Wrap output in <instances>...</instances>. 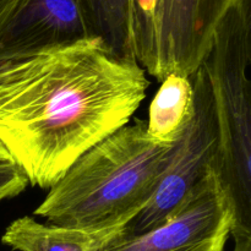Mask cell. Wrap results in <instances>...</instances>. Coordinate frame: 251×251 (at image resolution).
<instances>
[{
    "label": "cell",
    "mask_w": 251,
    "mask_h": 251,
    "mask_svg": "<svg viewBox=\"0 0 251 251\" xmlns=\"http://www.w3.org/2000/svg\"><path fill=\"white\" fill-rule=\"evenodd\" d=\"M150 86L137 61L98 38L0 60V141L28 184L50 189L126 125Z\"/></svg>",
    "instance_id": "cell-1"
},
{
    "label": "cell",
    "mask_w": 251,
    "mask_h": 251,
    "mask_svg": "<svg viewBox=\"0 0 251 251\" xmlns=\"http://www.w3.org/2000/svg\"><path fill=\"white\" fill-rule=\"evenodd\" d=\"M178 141H156L134 118L81 154L34 216L83 229L125 226L151 200Z\"/></svg>",
    "instance_id": "cell-2"
},
{
    "label": "cell",
    "mask_w": 251,
    "mask_h": 251,
    "mask_svg": "<svg viewBox=\"0 0 251 251\" xmlns=\"http://www.w3.org/2000/svg\"><path fill=\"white\" fill-rule=\"evenodd\" d=\"M251 0H234L202 65L218 127L217 173L234 211V228L251 230Z\"/></svg>",
    "instance_id": "cell-3"
},
{
    "label": "cell",
    "mask_w": 251,
    "mask_h": 251,
    "mask_svg": "<svg viewBox=\"0 0 251 251\" xmlns=\"http://www.w3.org/2000/svg\"><path fill=\"white\" fill-rule=\"evenodd\" d=\"M234 0H149L134 29L135 59L163 81L191 76L202 64L216 29Z\"/></svg>",
    "instance_id": "cell-4"
},
{
    "label": "cell",
    "mask_w": 251,
    "mask_h": 251,
    "mask_svg": "<svg viewBox=\"0 0 251 251\" xmlns=\"http://www.w3.org/2000/svg\"><path fill=\"white\" fill-rule=\"evenodd\" d=\"M190 80L194 98L188 124L151 200L125 225L123 235L141 234L164 222L194 186L213 169L218 151V127L212 91L202 64Z\"/></svg>",
    "instance_id": "cell-5"
},
{
    "label": "cell",
    "mask_w": 251,
    "mask_h": 251,
    "mask_svg": "<svg viewBox=\"0 0 251 251\" xmlns=\"http://www.w3.org/2000/svg\"><path fill=\"white\" fill-rule=\"evenodd\" d=\"M234 225L232 202L211 168L164 222L137 235L120 233L100 251H225Z\"/></svg>",
    "instance_id": "cell-6"
},
{
    "label": "cell",
    "mask_w": 251,
    "mask_h": 251,
    "mask_svg": "<svg viewBox=\"0 0 251 251\" xmlns=\"http://www.w3.org/2000/svg\"><path fill=\"white\" fill-rule=\"evenodd\" d=\"M87 38L77 0H11L0 21V60Z\"/></svg>",
    "instance_id": "cell-7"
},
{
    "label": "cell",
    "mask_w": 251,
    "mask_h": 251,
    "mask_svg": "<svg viewBox=\"0 0 251 251\" xmlns=\"http://www.w3.org/2000/svg\"><path fill=\"white\" fill-rule=\"evenodd\" d=\"M124 227L83 229L43 225L25 216L10 223L1 242L17 251H100L123 232Z\"/></svg>",
    "instance_id": "cell-8"
},
{
    "label": "cell",
    "mask_w": 251,
    "mask_h": 251,
    "mask_svg": "<svg viewBox=\"0 0 251 251\" xmlns=\"http://www.w3.org/2000/svg\"><path fill=\"white\" fill-rule=\"evenodd\" d=\"M93 38H98L124 60L136 61L134 47V15L149 0H77Z\"/></svg>",
    "instance_id": "cell-9"
},
{
    "label": "cell",
    "mask_w": 251,
    "mask_h": 251,
    "mask_svg": "<svg viewBox=\"0 0 251 251\" xmlns=\"http://www.w3.org/2000/svg\"><path fill=\"white\" fill-rule=\"evenodd\" d=\"M193 98L190 76H167L150 105L146 120L150 136L163 144L178 141L190 118Z\"/></svg>",
    "instance_id": "cell-10"
},
{
    "label": "cell",
    "mask_w": 251,
    "mask_h": 251,
    "mask_svg": "<svg viewBox=\"0 0 251 251\" xmlns=\"http://www.w3.org/2000/svg\"><path fill=\"white\" fill-rule=\"evenodd\" d=\"M28 185V179L14 161H0V202L20 195Z\"/></svg>",
    "instance_id": "cell-11"
},
{
    "label": "cell",
    "mask_w": 251,
    "mask_h": 251,
    "mask_svg": "<svg viewBox=\"0 0 251 251\" xmlns=\"http://www.w3.org/2000/svg\"><path fill=\"white\" fill-rule=\"evenodd\" d=\"M230 237L234 240L233 251H251V230L234 228Z\"/></svg>",
    "instance_id": "cell-12"
},
{
    "label": "cell",
    "mask_w": 251,
    "mask_h": 251,
    "mask_svg": "<svg viewBox=\"0 0 251 251\" xmlns=\"http://www.w3.org/2000/svg\"><path fill=\"white\" fill-rule=\"evenodd\" d=\"M0 161H14L7 152L6 147L1 144V141H0Z\"/></svg>",
    "instance_id": "cell-13"
},
{
    "label": "cell",
    "mask_w": 251,
    "mask_h": 251,
    "mask_svg": "<svg viewBox=\"0 0 251 251\" xmlns=\"http://www.w3.org/2000/svg\"><path fill=\"white\" fill-rule=\"evenodd\" d=\"M10 2H11V0H0V21H1L2 16H4L5 12H6Z\"/></svg>",
    "instance_id": "cell-14"
}]
</instances>
